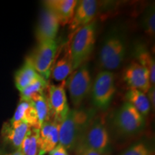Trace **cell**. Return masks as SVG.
Listing matches in <instances>:
<instances>
[{"label": "cell", "mask_w": 155, "mask_h": 155, "mask_svg": "<svg viewBox=\"0 0 155 155\" xmlns=\"http://www.w3.org/2000/svg\"><path fill=\"white\" fill-rule=\"evenodd\" d=\"M95 116L96 113L93 109L82 108L70 109L60 124L59 144L68 151H74L83 131Z\"/></svg>", "instance_id": "6da1fadb"}, {"label": "cell", "mask_w": 155, "mask_h": 155, "mask_svg": "<svg viewBox=\"0 0 155 155\" xmlns=\"http://www.w3.org/2000/svg\"><path fill=\"white\" fill-rule=\"evenodd\" d=\"M110 125L117 137L129 138L144 130L146 118L126 101L114 111L110 118Z\"/></svg>", "instance_id": "7a4b0ae2"}, {"label": "cell", "mask_w": 155, "mask_h": 155, "mask_svg": "<svg viewBox=\"0 0 155 155\" xmlns=\"http://www.w3.org/2000/svg\"><path fill=\"white\" fill-rule=\"evenodd\" d=\"M81 150H94L104 155L111 154V137L102 117L95 116L84 129L74 151Z\"/></svg>", "instance_id": "3957f363"}, {"label": "cell", "mask_w": 155, "mask_h": 155, "mask_svg": "<svg viewBox=\"0 0 155 155\" xmlns=\"http://www.w3.org/2000/svg\"><path fill=\"white\" fill-rule=\"evenodd\" d=\"M127 41L123 32L115 30L108 33L99 52V63L105 71L119 68L127 53Z\"/></svg>", "instance_id": "277c9868"}, {"label": "cell", "mask_w": 155, "mask_h": 155, "mask_svg": "<svg viewBox=\"0 0 155 155\" xmlns=\"http://www.w3.org/2000/svg\"><path fill=\"white\" fill-rule=\"evenodd\" d=\"M96 22L94 20L73 33L70 40L73 71L84 63L92 53L96 42Z\"/></svg>", "instance_id": "5b68a950"}, {"label": "cell", "mask_w": 155, "mask_h": 155, "mask_svg": "<svg viewBox=\"0 0 155 155\" xmlns=\"http://www.w3.org/2000/svg\"><path fill=\"white\" fill-rule=\"evenodd\" d=\"M115 74L111 71H103L97 74L91 89L92 102L100 110L109 107L116 93Z\"/></svg>", "instance_id": "8992f818"}, {"label": "cell", "mask_w": 155, "mask_h": 155, "mask_svg": "<svg viewBox=\"0 0 155 155\" xmlns=\"http://www.w3.org/2000/svg\"><path fill=\"white\" fill-rule=\"evenodd\" d=\"M70 98L75 108H80L92 86L91 76L86 63L73 71L66 81Z\"/></svg>", "instance_id": "52a82bcc"}, {"label": "cell", "mask_w": 155, "mask_h": 155, "mask_svg": "<svg viewBox=\"0 0 155 155\" xmlns=\"http://www.w3.org/2000/svg\"><path fill=\"white\" fill-rule=\"evenodd\" d=\"M58 48L56 40L38 42L31 55L28 57L38 74L47 81L51 76L52 68Z\"/></svg>", "instance_id": "ba28073f"}, {"label": "cell", "mask_w": 155, "mask_h": 155, "mask_svg": "<svg viewBox=\"0 0 155 155\" xmlns=\"http://www.w3.org/2000/svg\"><path fill=\"white\" fill-rule=\"evenodd\" d=\"M66 80L61 81L60 84L49 85L48 86V101L51 108L54 121L61 124L70 111L67 99Z\"/></svg>", "instance_id": "9c48e42d"}, {"label": "cell", "mask_w": 155, "mask_h": 155, "mask_svg": "<svg viewBox=\"0 0 155 155\" xmlns=\"http://www.w3.org/2000/svg\"><path fill=\"white\" fill-rule=\"evenodd\" d=\"M60 26L61 25L59 21L53 12L43 6L35 30L38 43L49 40H55Z\"/></svg>", "instance_id": "30bf717a"}, {"label": "cell", "mask_w": 155, "mask_h": 155, "mask_svg": "<svg viewBox=\"0 0 155 155\" xmlns=\"http://www.w3.org/2000/svg\"><path fill=\"white\" fill-rule=\"evenodd\" d=\"M123 79L129 88L137 89L145 94L152 86L148 69L137 62H132L125 69Z\"/></svg>", "instance_id": "8fae6325"}, {"label": "cell", "mask_w": 155, "mask_h": 155, "mask_svg": "<svg viewBox=\"0 0 155 155\" xmlns=\"http://www.w3.org/2000/svg\"><path fill=\"white\" fill-rule=\"evenodd\" d=\"M98 10V3L95 0L78 1L73 16L69 22V28L73 33L81 28L94 21Z\"/></svg>", "instance_id": "7c38bea8"}, {"label": "cell", "mask_w": 155, "mask_h": 155, "mask_svg": "<svg viewBox=\"0 0 155 155\" xmlns=\"http://www.w3.org/2000/svg\"><path fill=\"white\" fill-rule=\"evenodd\" d=\"M73 63L70 50V41L64 43L58 48L52 68L51 76L56 81L66 80L73 73Z\"/></svg>", "instance_id": "4fadbf2b"}, {"label": "cell", "mask_w": 155, "mask_h": 155, "mask_svg": "<svg viewBox=\"0 0 155 155\" xmlns=\"http://www.w3.org/2000/svg\"><path fill=\"white\" fill-rule=\"evenodd\" d=\"M30 128L25 122H5L1 131L3 141L11 147L12 152L19 150Z\"/></svg>", "instance_id": "5bb4252c"}, {"label": "cell", "mask_w": 155, "mask_h": 155, "mask_svg": "<svg viewBox=\"0 0 155 155\" xmlns=\"http://www.w3.org/2000/svg\"><path fill=\"white\" fill-rule=\"evenodd\" d=\"M60 124L54 120L45 121L40 129V155L49 153L59 143Z\"/></svg>", "instance_id": "9a60e30c"}, {"label": "cell", "mask_w": 155, "mask_h": 155, "mask_svg": "<svg viewBox=\"0 0 155 155\" xmlns=\"http://www.w3.org/2000/svg\"><path fill=\"white\" fill-rule=\"evenodd\" d=\"M77 2V0H46L43 6L53 12L60 25H65L71 22Z\"/></svg>", "instance_id": "2e32d148"}, {"label": "cell", "mask_w": 155, "mask_h": 155, "mask_svg": "<svg viewBox=\"0 0 155 155\" xmlns=\"http://www.w3.org/2000/svg\"><path fill=\"white\" fill-rule=\"evenodd\" d=\"M9 121L12 122H25L28 124L30 128L40 129L36 111L29 100L20 98L14 116Z\"/></svg>", "instance_id": "e0dca14e"}, {"label": "cell", "mask_w": 155, "mask_h": 155, "mask_svg": "<svg viewBox=\"0 0 155 155\" xmlns=\"http://www.w3.org/2000/svg\"><path fill=\"white\" fill-rule=\"evenodd\" d=\"M40 76L29 58H27L22 66L15 73V86L19 91H21Z\"/></svg>", "instance_id": "ac0fdd59"}, {"label": "cell", "mask_w": 155, "mask_h": 155, "mask_svg": "<svg viewBox=\"0 0 155 155\" xmlns=\"http://www.w3.org/2000/svg\"><path fill=\"white\" fill-rule=\"evenodd\" d=\"M125 98L134 108L146 118L151 111V105L147 94L137 89L129 88L126 93Z\"/></svg>", "instance_id": "d6986e66"}, {"label": "cell", "mask_w": 155, "mask_h": 155, "mask_svg": "<svg viewBox=\"0 0 155 155\" xmlns=\"http://www.w3.org/2000/svg\"><path fill=\"white\" fill-rule=\"evenodd\" d=\"M28 100L32 103V106L35 109L40 127L45 121L52 120L53 114L50 106L48 97L46 96L45 92L35 95Z\"/></svg>", "instance_id": "ffe728a7"}, {"label": "cell", "mask_w": 155, "mask_h": 155, "mask_svg": "<svg viewBox=\"0 0 155 155\" xmlns=\"http://www.w3.org/2000/svg\"><path fill=\"white\" fill-rule=\"evenodd\" d=\"M134 55L137 63L148 69L150 72V83L152 86L155 84V61L148 50L142 45H138L134 48Z\"/></svg>", "instance_id": "44dd1931"}, {"label": "cell", "mask_w": 155, "mask_h": 155, "mask_svg": "<svg viewBox=\"0 0 155 155\" xmlns=\"http://www.w3.org/2000/svg\"><path fill=\"white\" fill-rule=\"evenodd\" d=\"M23 155H39L40 150V129L30 128L20 147Z\"/></svg>", "instance_id": "7402d4cb"}, {"label": "cell", "mask_w": 155, "mask_h": 155, "mask_svg": "<svg viewBox=\"0 0 155 155\" xmlns=\"http://www.w3.org/2000/svg\"><path fill=\"white\" fill-rule=\"evenodd\" d=\"M48 86H49L48 81L45 80L43 77L40 76L28 87L19 91L20 98L25 100L30 99L31 97L35 95L43 93L45 90L48 88Z\"/></svg>", "instance_id": "603a6c76"}, {"label": "cell", "mask_w": 155, "mask_h": 155, "mask_svg": "<svg viewBox=\"0 0 155 155\" xmlns=\"http://www.w3.org/2000/svg\"><path fill=\"white\" fill-rule=\"evenodd\" d=\"M141 27L145 33L154 37L155 33V12L154 5H151L146 8L141 17Z\"/></svg>", "instance_id": "cb8c5ba5"}, {"label": "cell", "mask_w": 155, "mask_h": 155, "mask_svg": "<svg viewBox=\"0 0 155 155\" xmlns=\"http://www.w3.org/2000/svg\"><path fill=\"white\" fill-rule=\"evenodd\" d=\"M119 155H154V153L148 145L140 141L131 145Z\"/></svg>", "instance_id": "d4e9b609"}, {"label": "cell", "mask_w": 155, "mask_h": 155, "mask_svg": "<svg viewBox=\"0 0 155 155\" xmlns=\"http://www.w3.org/2000/svg\"><path fill=\"white\" fill-rule=\"evenodd\" d=\"M48 154H49V155H69L68 151L65 147L62 146L61 144H59V143Z\"/></svg>", "instance_id": "484cf974"}, {"label": "cell", "mask_w": 155, "mask_h": 155, "mask_svg": "<svg viewBox=\"0 0 155 155\" xmlns=\"http://www.w3.org/2000/svg\"><path fill=\"white\" fill-rule=\"evenodd\" d=\"M147 98H148L149 101L150 103L151 108L154 110L155 108V87L154 86H152L146 93Z\"/></svg>", "instance_id": "4316f807"}, {"label": "cell", "mask_w": 155, "mask_h": 155, "mask_svg": "<svg viewBox=\"0 0 155 155\" xmlns=\"http://www.w3.org/2000/svg\"><path fill=\"white\" fill-rule=\"evenodd\" d=\"M75 152L76 155H104L99 152L91 150H81L75 151Z\"/></svg>", "instance_id": "83f0119b"}, {"label": "cell", "mask_w": 155, "mask_h": 155, "mask_svg": "<svg viewBox=\"0 0 155 155\" xmlns=\"http://www.w3.org/2000/svg\"><path fill=\"white\" fill-rule=\"evenodd\" d=\"M0 155H23V153L21 150V149H19V150L13 151L12 152H9V153H0Z\"/></svg>", "instance_id": "f1b7e54d"}, {"label": "cell", "mask_w": 155, "mask_h": 155, "mask_svg": "<svg viewBox=\"0 0 155 155\" xmlns=\"http://www.w3.org/2000/svg\"><path fill=\"white\" fill-rule=\"evenodd\" d=\"M39 155H40V154H39Z\"/></svg>", "instance_id": "f546056e"}]
</instances>
